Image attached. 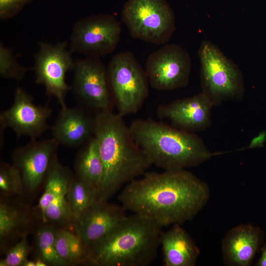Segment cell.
<instances>
[{
  "label": "cell",
  "instance_id": "1",
  "mask_svg": "<svg viewBox=\"0 0 266 266\" xmlns=\"http://www.w3.org/2000/svg\"><path fill=\"white\" fill-rule=\"evenodd\" d=\"M208 185L184 169L146 172L118 197L127 211L164 227L191 221L209 198Z\"/></svg>",
  "mask_w": 266,
  "mask_h": 266
},
{
  "label": "cell",
  "instance_id": "2",
  "mask_svg": "<svg viewBox=\"0 0 266 266\" xmlns=\"http://www.w3.org/2000/svg\"><path fill=\"white\" fill-rule=\"evenodd\" d=\"M94 136L103 166L98 200H108L123 186L142 176L153 165L135 143L123 117L111 110L97 112Z\"/></svg>",
  "mask_w": 266,
  "mask_h": 266
},
{
  "label": "cell",
  "instance_id": "3",
  "mask_svg": "<svg viewBox=\"0 0 266 266\" xmlns=\"http://www.w3.org/2000/svg\"><path fill=\"white\" fill-rule=\"evenodd\" d=\"M129 127L134 141L152 164L165 170L196 166L218 154L212 153L195 133L153 119H137Z\"/></svg>",
  "mask_w": 266,
  "mask_h": 266
},
{
  "label": "cell",
  "instance_id": "4",
  "mask_svg": "<svg viewBox=\"0 0 266 266\" xmlns=\"http://www.w3.org/2000/svg\"><path fill=\"white\" fill-rule=\"evenodd\" d=\"M163 227L137 214L128 216L90 248L91 264L146 266L157 257Z\"/></svg>",
  "mask_w": 266,
  "mask_h": 266
},
{
  "label": "cell",
  "instance_id": "5",
  "mask_svg": "<svg viewBox=\"0 0 266 266\" xmlns=\"http://www.w3.org/2000/svg\"><path fill=\"white\" fill-rule=\"evenodd\" d=\"M198 55L201 92L213 106L242 99L244 94L243 76L235 63L208 40L201 43Z\"/></svg>",
  "mask_w": 266,
  "mask_h": 266
},
{
  "label": "cell",
  "instance_id": "6",
  "mask_svg": "<svg viewBox=\"0 0 266 266\" xmlns=\"http://www.w3.org/2000/svg\"><path fill=\"white\" fill-rule=\"evenodd\" d=\"M107 70L117 113L124 117L137 112L148 95L145 70L130 52L115 55Z\"/></svg>",
  "mask_w": 266,
  "mask_h": 266
},
{
  "label": "cell",
  "instance_id": "7",
  "mask_svg": "<svg viewBox=\"0 0 266 266\" xmlns=\"http://www.w3.org/2000/svg\"><path fill=\"white\" fill-rule=\"evenodd\" d=\"M122 20L132 37L156 44L167 42L175 29L173 12L165 0H128Z\"/></svg>",
  "mask_w": 266,
  "mask_h": 266
},
{
  "label": "cell",
  "instance_id": "8",
  "mask_svg": "<svg viewBox=\"0 0 266 266\" xmlns=\"http://www.w3.org/2000/svg\"><path fill=\"white\" fill-rule=\"evenodd\" d=\"M121 27L112 15L97 14L80 19L74 24L70 36V50L99 58L112 52L120 40Z\"/></svg>",
  "mask_w": 266,
  "mask_h": 266
},
{
  "label": "cell",
  "instance_id": "9",
  "mask_svg": "<svg viewBox=\"0 0 266 266\" xmlns=\"http://www.w3.org/2000/svg\"><path fill=\"white\" fill-rule=\"evenodd\" d=\"M39 45L33 68L35 82L43 85L46 94L55 97L61 107H64L66 95L71 89L66 82V73L73 69L75 63L72 52L68 49L66 41L55 45L41 42Z\"/></svg>",
  "mask_w": 266,
  "mask_h": 266
},
{
  "label": "cell",
  "instance_id": "10",
  "mask_svg": "<svg viewBox=\"0 0 266 266\" xmlns=\"http://www.w3.org/2000/svg\"><path fill=\"white\" fill-rule=\"evenodd\" d=\"M191 69L189 53L180 46L166 45L147 58L145 71L152 87L159 91H170L188 84Z\"/></svg>",
  "mask_w": 266,
  "mask_h": 266
},
{
  "label": "cell",
  "instance_id": "11",
  "mask_svg": "<svg viewBox=\"0 0 266 266\" xmlns=\"http://www.w3.org/2000/svg\"><path fill=\"white\" fill-rule=\"evenodd\" d=\"M71 89L86 105L97 112L111 110V91L107 70L99 58L86 57L75 62Z\"/></svg>",
  "mask_w": 266,
  "mask_h": 266
},
{
  "label": "cell",
  "instance_id": "12",
  "mask_svg": "<svg viewBox=\"0 0 266 266\" xmlns=\"http://www.w3.org/2000/svg\"><path fill=\"white\" fill-rule=\"evenodd\" d=\"M51 113L47 106L36 105L31 96L18 87L13 104L0 113V125L2 129H11L18 136L27 135L36 139L49 128L47 121Z\"/></svg>",
  "mask_w": 266,
  "mask_h": 266
},
{
  "label": "cell",
  "instance_id": "13",
  "mask_svg": "<svg viewBox=\"0 0 266 266\" xmlns=\"http://www.w3.org/2000/svg\"><path fill=\"white\" fill-rule=\"evenodd\" d=\"M45 190L37 205L43 221L63 224L71 220L66 195L71 179L68 171L53 156L46 174Z\"/></svg>",
  "mask_w": 266,
  "mask_h": 266
},
{
  "label": "cell",
  "instance_id": "14",
  "mask_svg": "<svg viewBox=\"0 0 266 266\" xmlns=\"http://www.w3.org/2000/svg\"><path fill=\"white\" fill-rule=\"evenodd\" d=\"M213 105L202 92L190 97L175 100L160 105L157 109L158 116L169 120L172 126L191 132L201 131L211 124Z\"/></svg>",
  "mask_w": 266,
  "mask_h": 266
},
{
  "label": "cell",
  "instance_id": "15",
  "mask_svg": "<svg viewBox=\"0 0 266 266\" xmlns=\"http://www.w3.org/2000/svg\"><path fill=\"white\" fill-rule=\"evenodd\" d=\"M120 205L98 200L75 222L76 235L90 249L103 239L127 216Z\"/></svg>",
  "mask_w": 266,
  "mask_h": 266
},
{
  "label": "cell",
  "instance_id": "16",
  "mask_svg": "<svg viewBox=\"0 0 266 266\" xmlns=\"http://www.w3.org/2000/svg\"><path fill=\"white\" fill-rule=\"evenodd\" d=\"M59 145L53 138L33 139L14 151L13 166L20 172L24 188L32 192L39 186Z\"/></svg>",
  "mask_w": 266,
  "mask_h": 266
},
{
  "label": "cell",
  "instance_id": "17",
  "mask_svg": "<svg viewBox=\"0 0 266 266\" xmlns=\"http://www.w3.org/2000/svg\"><path fill=\"white\" fill-rule=\"evenodd\" d=\"M261 229L251 224L238 225L224 236L221 249L224 263L229 266H248L262 240Z\"/></svg>",
  "mask_w": 266,
  "mask_h": 266
},
{
  "label": "cell",
  "instance_id": "18",
  "mask_svg": "<svg viewBox=\"0 0 266 266\" xmlns=\"http://www.w3.org/2000/svg\"><path fill=\"white\" fill-rule=\"evenodd\" d=\"M95 117L78 108L62 107L51 130L59 144L73 147L87 142L94 135Z\"/></svg>",
  "mask_w": 266,
  "mask_h": 266
},
{
  "label": "cell",
  "instance_id": "19",
  "mask_svg": "<svg viewBox=\"0 0 266 266\" xmlns=\"http://www.w3.org/2000/svg\"><path fill=\"white\" fill-rule=\"evenodd\" d=\"M179 224L162 231L160 245L164 266H194L200 254L196 243Z\"/></svg>",
  "mask_w": 266,
  "mask_h": 266
},
{
  "label": "cell",
  "instance_id": "20",
  "mask_svg": "<svg viewBox=\"0 0 266 266\" xmlns=\"http://www.w3.org/2000/svg\"><path fill=\"white\" fill-rule=\"evenodd\" d=\"M75 167L77 176L99 193L103 176V166L98 144L94 135L86 142L79 153Z\"/></svg>",
  "mask_w": 266,
  "mask_h": 266
},
{
  "label": "cell",
  "instance_id": "21",
  "mask_svg": "<svg viewBox=\"0 0 266 266\" xmlns=\"http://www.w3.org/2000/svg\"><path fill=\"white\" fill-rule=\"evenodd\" d=\"M98 195L97 190L77 176L71 178L66 195L71 220L75 222L98 200Z\"/></svg>",
  "mask_w": 266,
  "mask_h": 266
},
{
  "label": "cell",
  "instance_id": "22",
  "mask_svg": "<svg viewBox=\"0 0 266 266\" xmlns=\"http://www.w3.org/2000/svg\"><path fill=\"white\" fill-rule=\"evenodd\" d=\"M56 232L51 226L41 227L36 233V245L40 258L47 265L63 266L66 263L58 255L55 246Z\"/></svg>",
  "mask_w": 266,
  "mask_h": 266
},
{
  "label": "cell",
  "instance_id": "23",
  "mask_svg": "<svg viewBox=\"0 0 266 266\" xmlns=\"http://www.w3.org/2000/svg\"><path fill=\"white\" fill-rule=\"evenodd\" d=\"M24 217L17 208L5 203L0 204V240L1 243L23 223Z\"/></svg>",
  "mask_w": 266,
  "mask_h": 266
},
{
  "label": "cell",
  "instance_id": "24",
  "mask_svg": "<svg viewBox=\"0 0 266 266\" xmlns=\"http://www.w3.org/2000/svg\"><path fill=\"white\" fill-rule=\"evenodd\" d=\"M32 68L21 66L13 55L11 49L0 44V75L2 78L21 80Z\"/></svg>",
  "mask_w": 266,
  "mask_h": 266
},
{
  "label": "cell",
  "instance_id": "25",
  "mask_svg": "<svg viewBox=\"0 0 266 266\" xmlns=\"http://www.w3.org/2000/svg\"><path fill=\"white\" fill-rule=\"evenodd\" d=\"M24 187L18 169L14 166L2 165L0 170V188L7 193L19 194Z\"/></svg>",
  "mask_w": 266,
  "mask_h": 266
},
{
  "label": "cell",
  "instance_id": "26",
  "mask_svg": "<svg viewBox=\"0 0 266 266\" xmlns=\"http://www.w3.org/2000/svg\"><path fill=\"white\" fill-rule=\"evenodd\" d=\"M30 247L26 236L21 239L7 253L5 258L0 260V266H23L28 260Z\"/></svg>",
  "mask_w": 266,
  "mask_h": 266
},
{
  "label": "cell",
  "instance_id": "27",
  "mask_svg": "<svg viewBox=\"0 0 266 266\" xmlns=\"http://www.w3.org/2000/svg\"><path fill=\"white\" fill-rule=\"evenodd\" d=\"M55 246L58 255L67 265L74 263L67 231L62 230L56 231Z\"/></svg>",
  "mask_w": 266,
  "mask_h": 266
},
{
  "label": "cell",
  "instance_id": "28",
  "mask_svg": "<svg viewBox=\"0 0 266 266\" xmlns=\"http://www.w3.org/2000/svg\"><path fill=\"white\" fill-rule=\"evenodd\" d=\"M32 0H0V18L6 20L16 15Z\"/></svg>",
  "mask_w": 266,
  "mask_h": 266
},
{
  "label": "cell",
  "instance_id": "29",
  "mask_svg": "<svg viewBox=\"0 0 266 266\" xmlns=\"http://www.w3.org/2000/svg\"><path fill=\"white\" fill-rule=\"evenodd\" d=\"M257 266H266V246L262 248L261 257L257 263Z\"/></svg>",
  "mask_w": 266,
  "mask_h": 266
},
{
  "label": "cell",
  "instance_id": "30",
  "mask_svg": "<svg viewBox=\"0 0 266 266\" xmlns=\"http://www.w3.org/2000/svg\"><path fill=\"white\" fill-rule=\"evenodd\" d=\"M264 138V134H260L259 136L254 138L251 142L248 148L254 147L261 145L263 142Z\"/></svg>",
  "mask_w": 266,
  "mask_h": 266
},
{
  "label": "cell",
  "instance_id": "31",
  "mask_svg": "<svg viewBox=\"0 0 266 266\" xmlns=\"http://www.w3.org/2000/svg\"><path fill=\"white\" fill-rule=\"evenodd\" d=\"M35 262L36 266H46L47 265L46 263L40 258L37 259Z\"/></svg>",
  "mask_w": 266,
  "mask_h": 266
},
{
  "label": "cell",
  "instance_id": "32",
  "mask_svg": "<svg viewBox=\"0 0 266 266\" xmlns=\"http://www.w3.org/2000/svg\"><path fill=\"white\" fill-rule=\"evenodd\" d=\"M23 266H36L35 262L28 259L25 262Z\"/></svg>",
  "mask_w": 266,
  "mask_h": 266
}]
</instances>
